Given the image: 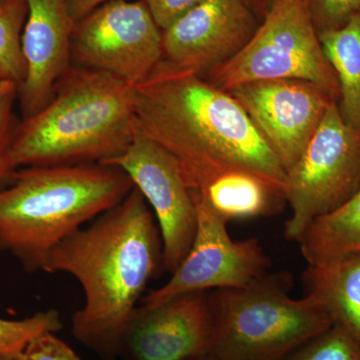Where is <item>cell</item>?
<instances>
[{"mask_svg": "<svg viewBox=\"0 0 360 360\" xmlns=\"http://www.w3.org/2000/svg\"><path fill=\"white\" fill-rule=\"evenodd\" d=\"M229 91L250 82L307 80L338 101L340 87L315 28L309 0H274L248 44L203 75Z\"/></svg>", "mask_w": 360, "mask_h": 360, "instance_id": "8992f818", "label": "cell"}, {"mask_svg": "<svg viewBox=\"0 0 360 360\" xmlns=\"http://www.w3.org/2000/svg\"><path fill=\"white\" fill-rule=\"evenodd\" d=\"M359 187L360 130L343 120L335 101L286 174L284 198L291 217L284 236L298 241L312 222L345 205Z\"/></svg>", "mask_w": 360, "mask_h": 360, "instance_id": "52a82bcc", "label": "cell"}, {"mask_svg": "<svg viewBox=\"0 0 360 360\" xmlns=\"http://www.w3.org/2000/svg\"><path fill=\"white\" fill-rule=\"evenodd\" d=\"M203 360H213L212 359H210V357H207V359H203Z\"/></svg>", "mask_w": 360, "mask_h": 360, "instance_id": "f546056e", "label": "cell"}, {"mask_svg": "<svg viewBox=\"0 0 360 360\" xmlns=\"http://www.w3.org/2000/svg\"><path fill=\"white\" fill-rule=\"evenodd\" d=\"M163 269L158 222L139 189L87 227L63 239L42 271L75 277L84 303L71 319L77 340L108 359L118 345L149 281Z\"/></svg>", "mask_w": 360, "mask_h": 360, "instance_id": "7a4b0ae2", "label": "cell"}, {"mask_svg": "<svg viewBox=\"0 0 360 360\" xmlns=\"http://www.w3.org/2000/svg\"><path fill=\"white\" fill-rule=\"evenodd\" d=\"M4 1H6V0H0V4H4Z\"/></svg>", "mask_w": 360, "mask_h": 360, "instance_id": "f1b7e54d", "label": "cell"}, {"mask_svg": "<svg viewBox=\"0 0 360 360\" xmlns=\"http://www.w3.org/2000/svg\"><path fill=\"white\" fill-rule=\"evenodd\" d=\"M16 357L9 356V355H0V360H15Z\"/></svg>", "mask_w": 360, "mask_h": 360, "instance_id": "83f0119b", "label": "cell"}, {"mask_svg": "<svg viewBox=\"0 0 360 360\" xmlns=\"http://www.w3.org/2000/svg\"><path fill=\"white\" fill-rule=\"evenodd\" d=\"M134 86L103 71L71 65L51 101L18 123V167L104 163L134 141Z\"/></svg>", "mask_w": 360, "mask_h": 360, "instance_id": "3957f363", "label": "cell"}, {"mask_svg": "<svg viewBox=\"0 0 360 360\" xmlns=\"http://www.w3.org/2000/svg\"><path fill=\"white\" fill-rule=\"evenodd\" d=\"M134 187L120 168L101 163L18 168L0 191V252L42 270L56 245Z\"/></svg>", "mask_w": 360, "mask_h": 360, "instance_id": "277c9868", "label": "cell"}, {"mask_svg": "<svg viewBox=\"0 0 360 360\" xmlns=\"http://www.w3.org/2000/svg\"><path fill=\"white\" fill-rule=\"evenodd\" d=\"M15 360H82L65 342L53 333L33 338Z\"/></svg>", "mask_w": 360, "mask_h": 360, "instance_id": "cb8c5ba5", "label": "cell"}, {"mask_svg": "<svg viewBox=\"0 0 360 360\" xmlns=\"http://www.w3.org/2000/svg\"><path fill=\"white\" fill-rule=\"evenodd\" d=\"M110 1L112 0H66V4L71 18L77 22L92 13L97 7Z\"/></svg>", "mask_w": 360, "mask_h": 360, "instance_id": "484cf974", "label": "cell"}, {"mask_svg": "<svg viewBox=\"0 0 360 360\" xmlns=\"http://www.w3.org/2000/svg\"><path fill=\"white\" fill-rule=\"evenodd\" d=\"M210 291L184 293L165 302L139 305L130 317L118 345L125 360H203L213 338Z\"/></svg>", "mask_w": 360, "mask_h": 360, "instance_id": "7c38bea8", "label": "cell"}, {"mask_svg": "<svg viewBox=\"0 0 360 360\" xmlns=\"http://www.w3.org/2000/svg\"><path fill=\"white\" fill-rule=\"evenodd\" d=\"M18 85L0 80V191L11 184L18 167L13 161V141L16 125L14 105Z\"/></svg>", "mask_w": 360, "mask_h": 360, "instance_id": "7402d4cb", "label": "cell"}, {"mask_svg": "<svg viewBox=\"0 0 360 360\" xmlns=\"http://www.w3.org/2000/svg\"><path fill=\"white\" fill-rule=\"evenodd\" d=\"M285 360H360V343L338 326L315 336Z\"/></svg>", "mask_w": 360, "mask_h": 360, "instance_id": "44dd1931", "label": "cell"}, {"mask_svg": "<svg viewBox=\"0 0 360 360\" xmlns=\"http://www.w3.org/2000/svg\"><path fill=\"white\" fill-rule=\"evenodd\" d=\"M161 30L205 0H143Z\"/></svg>", "mask_w": 360, "mask_h": 360, "instance_id": "d4e9b609", "label": "cell"}, {"mask_svg": "<svg viewBox=\"0 0 360 360\" xmlns=\"http://www.w3.org/2000/svg\"><path fill=\"white\" fill-rule=\"evenodd\" d=\"M286 272L267 274L243 288L212 293L213 360H285L303 343L330 328L307 296L291 297Z\"/></svg>", "mask_w": 360, "mask_h": 360, "instance_id": "5b68a950", "label": "cell"}, {"mask_svg": "<svg viewBox=\"0 0 360 360\" xmlns=\"http://www.w3.org/2000/svg\"><path fill=\"white\" fill-rule=\"evenodd\" d=\"M63 328L58 310L39 311L20 321L0 319V355L18 357L26 345L40 335Z\"/></svg>", "mask_w": 360, "mask_h": 360, "instance_id": "ffe728a7", "label": "cell"}, {"mask_svg": "<svg viewBox=\"0 0 360 360\" xmlns=\"http://www.w3.org/2000/svg\"><path fill=\"white\" fill-rule=\"evenodd\" d=\"M120 168L153 208L162 243L163 269L170 274L193 245L198 212L193 191L167 151L136 135L122 155L101 163Z\"/></svg>", "mask_w": 360, "mask_h": 360, "instance_id": "30bf717a", "label": "cell"}, {"mask_svg": "<svg viewBox=\"0 0 360 360\" xmlns=\"http://www.w3.org/2000/svg\"><path fill=\"white\" fill-rule=\"evenodd\" d=\"M246 4L252 9L253 13L257 16L258 20H264V16L266 15L267 11H269L274 0H245Z\"/></svg>", "mask_w": 360, "mask_h": 360, "instance_id": "4316f807", "label": "cell"}, {"mask_svg": "<svg viewBox=\"0 0 360 360\" xmlns=\"http://www.w3.org/2000/svg\"><path fill=\"white\" fill-rule=\"evenodd\" d=\"M319 39L338 78L341 117L360 130V11L340 28L319 34Z\"/></svg>", "mask_w": 360, "mask_h": 360, "instance_id": "e0dca14e", "label": "cell"}, {"mask_svg": "<svg viewBox=\"0 0 360 360\" xmlns=\"http://www.w3.org/2000/svg\"><path fill=\"white\" fill-rule=\"evenodd\" d=\"M27 18L21 45L26 65L18 89L23 118L39 112L51 101L59 78L72 65L71 39L75 21L66 0H26Z\"/></svg>", "mask_w": 360, "mask_h": 360, "instance_id": "5bb4252c", "label": "cell"}, {"mask_svg": "<svg viewBox=\"0 0 360 360\" xmlns=\"http://www.w3.org/2000/svg\"><path fill=\"white\" fill-rule=\"evenodd\" d=\"M27 14L26 0H6L0 4V80L18 86L26 75L21 37Z\"/></svg>", "mask_w": 360, "mask_h": 360, "instance_id": "d6986e66", "label": "cell"}, {"mask_svg": "<svg viewBox=\"0 0 360 360\" xmlns=\"http://www.w3.org/2000/svg\"><path fill=\"white\" fill-rule=\"evenodd\" d=\"M135 134L167 151L193 191L245 172L284 195L286 172L229 92L191 70L160 61L134 86Z\"/></svg>", "mask_w": 360, "mask_h": 360, "instance_id": "6da1fadb", "label": "cell"}, {"mask_svg": "<svg viewBox=\"0 0 360 360\" xmlns=\"http://www.w3.org/2000/svg\"><path fill=\"white\" fill-rule=\"evenodd\" d=\"M193 195L198 212L193 245L169 281L146 295L142 305L153 307L195 291L243 288L269 274L271 262L259 240H233L227 221L198 194L193 191Z\"/></svg>", "mask_w": 360, "mask_h": 360, "instance_id": "9c48e42d", "label": "cell"}, {"mask_svg": "<svg viewBox=\"0 0 360 360\" xmlns=\"http://www.w3.org/2000/svg\"><path fill=\"white\" fill-rule=\"evenodd\" d=\"M162 58V30L143 0H112L75 22L72 65L110 73L134 86Z\"/></svg>", "mask_w": 360, "mask_h": 360, "instance_id": "ba28073f", "label": "cell"}, {"mask_svg": "<svg viewBox=\"0 0 360 360\" xmlns=\"http://www.w3.org/2000/svg\"><path fill=\"white\" fill-rule=\"evenodd\" d=\"M259 25L245 0H205L162 30V60L203 77L236 56Z\"/></svg>", "mask_w": 360, "mask_h": 360, "instance_id": "4fadbf2b", "label": "cell"}, {"mask_svg": "<svg viewBox=\"0 0 360 360\" xmlns=\"http://www.w3.org/2000/svg\"><path fill=\"white\" fill-rule=\"evenodd\" d=\"M305 296L330 321L360 343V251L309 265L303 274Z\"/></svg>", "mask_w": 360, "mask_h": 360, "instance_id": "9a60e30c", "label": "cell"}, {"mask_svg": "<svg viewBox=\"0 0 360 360\" xmlns=\"http://www.w3.org/2000/svg\"><path fill=\"white\" fill-rule=\"evenodd\" d=\"M297 243L309 265L360 251V187L345 205L312 222Z\"/></svg>", "mask_w": 360, "mask_h": 360, "instance_id": "ac0fdd59", "label": "cell"}, {"mask_svg": "<svg viewBox=\"0 0 360 360\" xmlns=\"http://www.w3.org/2000/svg\"><path fill=\"white\" fill-rule=\"evenodd\" d=\"M193 193L227 222L276 214L285 200L281 191L245 172L222 175L205 188Z\"/></svg>", "mask_w": 360, "mask_h": 360, "instance_id": "2e32d148", "label": "cell"}, {"mask_svg": "<svg viewBox=\"0 0 360 360\" xmlns=\"http://www.w3.org/2000/svg\"><path fill=\"white\" fill-rule=\"evenodd\" d=\"M227 92L245 110L286 174L336 101L319 85L300 79L250 82Z\"/></svg>", "mask_w": 360, "mask_h": 360, "instance_id": "8fae6325", "label": "cell"}, {"mask_svg": "<svg viewBox=\"0 0 360 360\" xmlns=\"http://www.w3.org/2000/svg\"><path fill=\"white\" fill-rule=\"evenodd\" d=\"M310 11L319 34L340 28L360 11V0H309Z\"/></svg>", "mask_w": 360, "mask_h": 360, "instance_id": "603a6c76", "label": "cell"}]
</instances>
